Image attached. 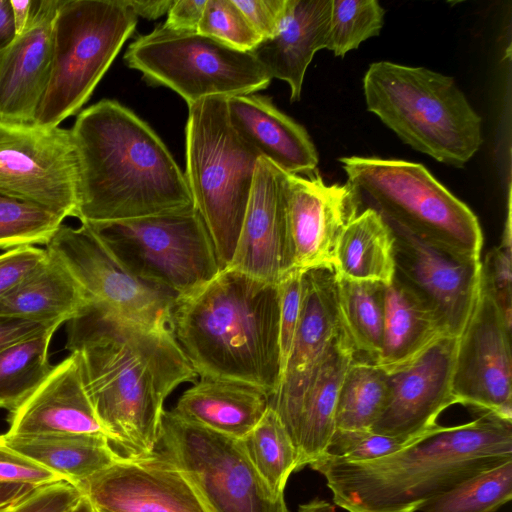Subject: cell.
<instances>
[{
	"instance_id": "obj_1",
	"label": "cell",
	"mask_w": 512,
	"mask_h": 512,
	"mask_svg": "<svg viewBox=\"0 0 512 512\" xmlns=\"http://www.w3.org/2000/svg\"><path fill=\"white\" fill-rule=\"evenodd\" d=\"M65 348L79 359L96 415L125 457L157 450L164 402L198 375L171 331H157L90 303L67 322Z\"/></svg>"
},
{
	"instance_id": "obj_2",
	"label": "cell",
	"mask_w": 512,
	"mask_h": 512,
	"mask_svg": "<svg viewBox=\"0 0 512 512\" xmlns=\"http://www.w3.org/2000/svg\"><path fill=\"white\" fill-rule=\"evenodd\" d=\"M512 460V421L482 412L441 426L382 458L348 462L320 457L333 502L347 512H416L459 483Z\"/></svg>"
},
{
	"instance_id": "obj_3",
	"label": "cell",
	"mask_w": 512,
	"mask_h": 512,
	"mask_svg": "<svg viewBox=\"0 0 512 512\" xmlns=\"http://www.w3.org/2000/svg\"><path fill=\"white\" fill-rule=\"evenodd\" d=\"M78 160L76 217L125 220L194 206L184 172L164 142L132 110L102 99L70 129Z\"/></svg>"
},
{
	"instance_id": "obj_4",
	"label": "cell",
	"mask_w": 512,
	"mask_h": 512,
	"mask_svg": "<svg viewBox=\"0 0 512 512\" xmlns=\"http://www.w3.org/2000/svg\"><path fill=\"white\" fill-rule=\"evenodd\" d=\"M171 332L198 376L273 396L281 377L277 285L232 268L176 301Z\"/></svg>"
},
{
	"instance_id": "obj_5",
	"label": "cell",
	"mask_w": 512,
	"mask_h": 512,
	"mask_svg": "<svg viewBox=\"0 0 512 512\" xmlns=\"http://www.w3.org/2000/svg\"><path fill=\"white\" fill-rule=\"evenodd\" d=\"M363 90L371 113L436 161L461 167L482 144L481 117L452 77L379 61L366 71Z\"/></svg>"
},
{
	"instance_id": "obj_6",
	"label": "cell",
	"mask_w": 512,
	"mask_h": 512,
	"mask_svg": "<svg viewBox=\"0 0 512 512\" xmlns=\"http://www.w3.org/2000/svg\"><path fill=\"white\" fill-rule=\"evenodd\" d=\"M188 110L184 174L223 270L236 249L261 155L232 125L226 97L203 98Z\"/></svg>"
},
{
	"instance_id": "obj_7",
	"label": "cell",
	"mask_w": 512,
	"mask_h": 512,
	"mask_svg": "<svg viewBox=\"0 0 512 512\" xmlns=\"http://www.w3.org/2000/svg\"><path fill=\"white\" fill-rule=\"evenodd\" d=\"M361 206L389 227L480 259L483 236L472 210L419 163L378 157L339 159Z\"/></svg>"
},
{
	"instance_id": "obj_8",
	"label": "cell",
	"mask_w": 512,
	"mask_h": 512,
	"mask_svg": "<svg viewBox=\"0 0 512 512\" xmlns=\"http://www.w3.org/2000/svg\"><path fill=\"white\" fill-rule=\"evenodd\" d=\"M137 18L125 0H59L50 78L33 122L57 127L76 114L133 33Z\"/></svg>"
},
{
	"instance_id": "obj_9",
	"label": "cell",
	"mask_w": 512,
	"mask_h": 512,
	"mask_svg": "<svg viewBox=\"0 0 512 512\" xmlns=\"http://www.w3.org/2000/svg\"><path fill=\"white\" fill-rule=\"evenodd\" d=\"M86 224L131 274L176 301L221 271L212 237L195 206Z\"/></svg>"
},
{
	"instance_id": "obj_10",
	"label": "cell",
	"mask_w": 512,
	"mask_h": 512,
	"mask_svg": "<svg viewBox=\"0 0 512 512\" xmlns=\"http://www.w3.org/2000/svg\"><path fill=\"white\" fill-rule=\"evenodd\" d=\"M124 61L148 82L174 90L188 107L207 97L254 94L272 80L250 52L164 24L137 37L128 46Z\"/></svg>"
},
{
	"instance_id": "obj_11",
	"label": "cell",
	"mask_w": 512,
	"mask_h": 512,
	"mask_svg": "<svg viewBox=\"0 0 512 512\" xmlns=\"http://www.w3.org/2000/svg\"><path fill=\"white\" fill-rule=\"evenodd\" d=\"M159 444L192 484L207 512H288L284 495L269 490L239 439L164 411Z\"/></svg>"
},
{
	"instance_id": "obj_12",
	"label": "cell",
	"mask_w": 512,
	"mask_h": 512,
	"mask_svg": "<svg viewBox=\"0 0 512 512\" xmlns=\"http://www.w3.org/2000/svg\"><path fill=\"white\" fill-rule=\"evenodd\" d=\"M45 246L91 304L146 328L171 331L176 298L131 274L88 224H61Z\"/></svg>"
},
{
	"instance_id": "obj_13",
	"label": "cell",
	"mask_w": 512,
	"mask_h": 512,
	"mask_svg": "<svg viewBox=\"0 0 512 512\" xmlns=\"http://www.w3.org/2000/svg\"><path fill=\"white\" fill-rule=\"evenodd\" d=\"M0 194L76 217L78 160L70 129L0 121Z\"/></svg>"
},
{
	"instance_id": "obj_14",
	"label": "cell",
	"mask_w": 512,
	"mask_h": 512,
	"mask_svg": "<svg viewBox=\"0 0 512 512\" xmlns=\"http://www.w3.org/2000/svg\"><path fill=\"white\" fill-rule=\"evenodd\" d=\"M511 323L480 279L470 317L457 338L455 402L512 421Z\"/></svg>"
},
{
	"instance_id": "obj_15",
	"label": "cell",
	"mask_w": 512,
	"mask_h": 512,
	"mask_svg": "<svg viewBox=\"0 0 512 512\" xmlns=\"http://www.w3.org/2000/svg\"><path fill=\"white\" fill-rule=\"evenodd\" d=\"M390 229L395 277L433 310L445 335L458 338L478 294L480 259L457 254L401 229Z\"/></svg>"
},
{
	"instance_id": "obj_16",
	"label": "cell",
	"mask_w": 512,
	"mask_h": 512,
	"mask_svg": "<svg viewBox=\"0 0 512 512\" xmlns=\"http://www.w3.org/2000/svg\"><path fill=\"white\" fill-rule=\"evenodd\" d=\"M75 486L97 512H207L192 484L157 450L122 456Z\"/></svg>"
},
{
	"instance_id": "obj_17",
	"label": "cell",
	"mask_w": 512,
	"mask_h": 512,
	"mask_svg": "<svg viewBox=\"0 0 512 512\" xmlns=\"http://www.w3.org/2000/svg\"><path fill=\"white\" fill-rule=\"evenodd\" d=\"M457 338L442 336L409 364L388 373L384 408L370 431L415 440L437 425V417L456 404L452 374Z\"/></svg>"
},
{
	"instance_id": "obj_18",
	"label": "cell",
	"mask_w": 512,
	"mask_h": 512,
	"mask_svg": "<svg viewBox=\"0 0 512 512\" xmlns=\"http://www.w3.org/2000/svg\"><path fill=\"white\" fill-rule=\"evenodd\" d=\"M232 268L277 285L294 270L285 171L259 157L231 263Z\"/></svg>"
},
{
	"instance_id": "obj_19",
	"label": "cell",
	"mask_w": 512,
	"mask_h": 512,
	"mask_svg": "<svg viewBox=\"0 0 512 512\" xmlns=\"http://www.w3.org/2000/svg\"><path fill=\"white\" fill-rule=\"evenodd\" d=\"M285 190L294 269L333 267L339 238L359 214L353 189L325 183L316 169L306 177L285 172Z\"/></svg>"
},
{
	"instance_id": "obj_20",
	"label": "cell",
	"mask_w": 512,
	"mask_h": 512,
	"mask_svg": "<svg viewBox=\"0 0 512 512\" xmlns=\"http://www.w3.org/2000/svg\"><path fill=\"white\" fill-rule=\"evenodd\" d=\"M342 332L334 267H317L302 273L299 320L286 368L270 407L280 420L303 394L317 365Z\"/></svg>"
},
{
	"instance_id": "obj_21",
	"label": "cell",
	"mask_w": 512,
	"mask_h": 512,
	"mask_svg": "<svg viewBox=\"0 0 512 512\" xmlns=\"http://www.w3.org/2000/svg\"><path fill=\"white\" fill-rule=\"evenodd\" d=\"M58 1H33L26 29L0 50V121H34L50 78Z\"/></svg>"
},
{
	"instance_id": "obj_22",
	"label": "cell",
	"mask_w": 512,
	"mask_h": 512,
	"mask_svg": "<svg viewBox=\"0 0 512 512\" xmlns=\"http://www.w3.org/2000/svg\"><path fill=\"white\" fill-rule=\"evenodd\" d=\"M7 435L97 434L107 437L74 353L56 365L9 415Z\"/></svg>"
},
{
	"instance_id": "obj_23",
	"label": "cell",
	"mask_w": 512,
	"mask_h": 512,
	"mask_svg": "<svg viewBox=\"0 0 512 512\" xmlns=\"http://www.w3.org/2000/svg\"><path fill=\"white\" fill-rule=\"evenodd\" d=\"M354 358L342 331L317 365L298 402L281 420L297 451V471L323 455L335 430L339 389Z\"/></svg>"
},
{
	"instance_id": "obj_24",
	"label": "cell",
	"mask_w": 512,
	"mask_h": 512,
	"mask_svg": "<svg viewBox=\"0 0 512 512\" xmlns=\"http://www.w3.org/2000/svg\"><path fill=\"white\" fill-rule=\"evenodd\" d=\"M230 121L262 157L281 170L308 175L319 157L306 129L280 111L271 98L254 94L227 98Z\"/></svg>"
},
{
	"instance_id": "obj_25",
	"label": "cell",
	"mask_w": 512,
	"mask_h": 512,
	"mask_svg": "<svg viewBox=\"0 0 512 512\" xmlns=\"http://www.w3.org/2000/svg\"><path fill=\"white\" fill-rule=\"evenodd\" d=\"M331 5L332 0H288L279 32L250 51L272 79L289 85L291 102L301 97L315 53L326 48Z\"/></svg>"
},
{
	"instance_id": "obj_26",
	"label": "cell",
	"mask_w": 512,
	"mask_h": 512,
	"mask_svg": "<svg viewBox=\"0 0 512 512\" xmlns=\"http://www.w3.org/2000/svg\"><path fill=\"white\" fill-rule=\"evenodd\" d=\"M270 398L263 389L247 383L200 377L170 411L187 422L241 439L262 419Z\"/></svg>"
},
{
	"instance_id": "obj_27",
	"label": "cell",
	"mask_w": 512,
	"mask_h": 512,
	"mask_svg": "<svg viewBox=\"0 0 512 512\" xmlns=\"http://www.w3.org/2000/svg\"><path fill=\"white\" fill-rule=\"evenodd\" d=\"M89 305L80 285L47 253L37 268L0 296V316L61 326Z\"/></svg>"
},
{
	"instance_id": "obj_28",
	"label": "cell",
	"mask_w": 512,
	"mask_h": 512,
	"mask_svg": "<svg viewBox=\"0 0 512 512\" xmlns=\"http://www.w3.org/2000/svg\"><path fill=\"white\" fill-rule=\"evenodd\" d=\"M442 336L444 331L433 310L394 276L386 285L382 343L375 364L391 373Z\"/></svg>"
},
{
	"instance_id": "obj_29",
	"label": "cell",
	"mask_w": 512,
	"mask_h": 512,
	"mask_svg": "<svg viewBox=\"0 0 512 512\" xmlns=\"http://www.w3.org/2000/svg\"><path fill=\"white\" fill-rule=\"evenodd\" d=\"M1 439L9 448L74 485L110 467L123 456L114 450L106 436L97 434L4 433Z\"/></svg>"
},
{
	"instance_id": "obj_30",
	"label": "cell",
	"mask_w": 512,
	"mask_h": 512,
	"mask_svg": "<svg viewBox=\"0 0 512 512\" xmlns=\"http://www.w3.org/2000/svg\"><path fill=\"white\" fill-rule=\"evenodd\" d=\"M338 276L388 285L395 276L394 235L383 218L366 208L342 232L335 254Z\"/></svg>"
},
{
	"instance_id": "obj_31",
	"label": "cell",
	"mask_w": 512,
	"mask_h": 512,
	"mask_svg": "<svg viewBox=\"0 0 512 512\" xmlns=\"http://www.w3.org/2000/svg\"><path fill=\"white\" fill-rule=\"evenodd\" d=\"M336 286L341 328L355 358L376 363L382 343L386 285L349 280L336 273Z\"/></svg>"
},
{
	"instance_id": "obj_32",
	"label": "cell",
	"mask_w": 512,
	"mask_h": 512,
	"mask_svg": "<svg viewBox=\"0 0 512 512\" xmlns=\"http://www.w3.org/2000/svg\"><path fill=\"white\" fill-rule=\"evenodd\" d=\"M388 391L386 371L375 363L354 358L339 389L335 429L370 430L384 408Z\"/></svg>"
},
{
	"instance_id": "obj_33",
	"label": "cell",
	"mask_w": 512,
	"mask_h": 512,
	"mask_svg": "<svg viewBox=\"0 0 512 512\" xmlns=\"http://www.w3.org/2000/svg\"><path fill=\"white\" fill-rule=\"evenodd\" d=\"M239 440L269 490L284 495L291 473L297 471L298 455L277 413L269 407L257 425Z\"/></svg>"
},
{
	"instance_id": "obj_34",
	"label": "cell",
	"mask_w": 512,
	"mask_h": 512,
	"mask_svg": "<svg viewBox=\"0 0 512 512\" xmlns=\"http://www.w3.org/2000/svg\"><path fill=\"white\" fill-rule=\"evenodd\" d=\"M57 330L22 341L0 352V408L16 409L47 377L51 339Z\"/></svg>"
},
{
	"instance_id": "obj_35",
	"label": "cell",
	"mask_w": 512,
	"mask_h": 512,
	"mask_svg": "<svg viewBox=\"0 0 512 512\" xmlns=\"http://www.w3.org/2000/svg\"><path fill=\"white\" fill-rule=\"evenodd\" d=\"M512 497V460L483 471L426 502L422 512H496Z\"/></svg>"
},
{
	"instance_id": "obj_36",
	"label": "cell",
	"mask_w": 512,
	"mask_h": 512,
	"mask_svg": "<svg viewBox=\"0 0 512 512\" xmlns=\"http://www.w3.org/2000/svg\"><path fill=\"white\" fill-rule=\"evenodd\" d=\"M64 219L44 207L0 194V250L46 245Z\"/></svg>"
},
{
	"instance_id": "obj_37",
	"label": "cell",
	"mask_w": 512,
	"mask_h": 512,
	"mask_svg": "<svg viewBox=\"0 0 512 512\" xmlns=\"http://www.w3.org/2000/svg\"><path fill=\"white\" fill-rule=\"evenodd\" d=\"M384 13L376 0H332L325 49L344 57L365 40L379 34Z\"/></svg>"
},
{
	"instance_id": "obj_38",
	"label": "cell",
	"mask_w": 512,
	"mask_h": 512,
	"mask_svg": "<svg viewBox=\"0 0 512 512\" xmlns=\"http://www.w3.org/2000/svg\"><path fill=\"white\" fill-rule=\"evenodd\" d=\"M198 33L245 52L262 41L233 0H206Z\"/></svg>"
},
{
	"instance_id": "obj_39",
	"label": "cell",
	"mask_w": 512,
	"mask_h": 512,
	"mask_svg": "<svg viewBox=\"0 0 512 512\" xmlns=\"http://www.w3.org/2000/svg\"><path fill=\"white\" fill-rule=\"evenodd\" d=\"M413 441L374 433L370 430L335 429L321 457L348 462L374 460L395 453Z\"/></svg>"
},
{
	"instance_id": "obj_40",
	"label": "cell",
	"mask_w": 512,
	"mask_h": 512,
	"mask_svg": "<svg viewBox=\"0 0 512 512\" xmlns=\"http://www.w3.org/2000/svg\"><path fill=\"white\" fill-rule=\"evenodd\" d=\"M512 250L510 212L500 244L481 262V279L487 286L507 322L511 323Z\"/></svg>"
},
{
	"instance_id": "obj_41",
	"label": "cell",
	"mask_w": 512,
	"mask_h": 512,
	"mask_svg": "<svg viewBox=\"0 0 512 512\" xmlns=\"http://www.w3.org/2000/svg\"><path fill=\"white\" fill-rule=\"evenodd\" d=\"M302 273L303 271L294 269L285 275L277 284L279 295V345L282 376L287 365L300 315Z\"/></svg>"
},
{
	"instance_id": "obj_42",
	"label": "cell",
	"mask_w": 512,
	"mask_h": 512,
	"mask_svg": "<svg viewBox=\"0 0 512 512\" xmlns=\"http://www.w3.org/2000/svg\"><path fill=\"white\" fill-rule=\"evenodd\" d=\"M82 497V492L74 484L59 480L36 487L0 512H71Z\"/></svg>"
},
{
	"instance_id": "obj_43",
	"label": "cell",
	"mask_w": 512,
	"mask_h": 512,
	"mask_svg": "<svg viewBox=\"0 0 512 512\" xmlns=\"http://www.w3.org/2000/svg\"><path fill=\"white\" fill-rule=\"evenodd\" d=\"M59 480L65 479L9 448L0 435V482L25 483L39 487Z\"/></svg>"
},
{
	"instance_id": "obj_44",
	"label": "cell",
	"mask_w": 512,
	"mask_h": 512,
	"mask_svg": "<svg viewBox=\"0 0 512 512\" xmlns=\"http://www.w3.org/2000/svg\"><path fill=\"white\" fill-rule=\"evenodd\" d=\"M47 257L45 248L21 246L0 254V296L37 268Z\"/></svg>"
},
{
	"instance_id": "obj_45",
	"label": "cell",
	"mask_w": 512,
	"mask_h": 512,
	"mask_svg": "<svg viewBox=\"0 0 512 512\" xmlns=\"http://www.w3.org/2000/svg\"><path fill=\"white\" fill-rule=\"evenodd\" d=\"M262 40L274 37L281 27L288 0H233Z\"/></svg>"
},
{
	"instance_id": "obj_46",
	"label": "cell",
	"mask_w": 512,
	"mask_h": 512,
	"mask_svg": "<svg viewBox=\"0 0 512 512\" xmlns=\"http://www.w3.org/2000/svg\"><path fill=\"white\" fill-rule=\"evenodd\" d=\"M59 327L58 324L0 316V352L22 341L45 334L50 330H58Z\"/></svg>"
},
{
	"instance_id": "obj_47",
	"label": "cell",
	"mask_w": 512,
	"mask_h": 512,
	"mask_svg": "<svg viewBox=\"0 0 512 512\" xmlns=\"http://www.w3.org/2000/svg\"><path fill=\"white\" fill-rule=\"evenodd\" d=\"M206 0H174L164 25L184 32H198Z\"/></svg>"
},
{
	"instance_id": "obj_48",
	"label": "cell",
	"mask_w": 512,
	"mask_h": 512,
	"mask_svg": "<svg viewBox=\"0 0 512 512\" xmlns=\"http://www.w3.org/2000/svg\"><path fill=\"white\" fill-rule=\"evenodd\" d=\"M138 17L154 20L168 13L174 0H125Z\"/></svg>"
},
{
	"instance_id": "obj_49",
	"label": "cell",
	"mask_w": 512,
	"mask_h": 512,
	"mask_svg": "<svg viewBox=\"0 0 512 512\" xmlns=\"http://www.w3.org/2000/svg\"><path fill=\"white\" fill-rule=\"evenodd\" d=\"M35 488L36 486L25 483L0 482V509L12 505Z\"/></svg>"
},
{
	"instance_id": "obj_50",
	"label": "cell",
	"mask_w": 512,
	"mask_h": 512,
	"mask_svg": "<svg viewBox=\"0 0 512 512\" xmlns=\"http://www.w3.org/2000/svg\"><path fill=\"white\" fill-rule=\"evenodd\" d=\"M9 3L11 6L14 36H18L26 29L29 24L32 14L33 1L9 0Z\"/></svg>"
},
{
	"instance_id": "obj_51",
	"label": "cell",
	"mask_w": 512,
	"mask_h": 512,
	"mask_svg": "<svg viewBox=\"0 0 512 512\" xmlns=\"http://www.w3.org/2000/svg\"><path fill=\"white\" fill-rule=\"evenodd\" d=\"M14 38L11 6L8 0H0V50Z\"/></svg>"
},
{
	"instance_id": "obj_52",
	"label": "cell",
	"mask_w": 512,
	"mask_h": 512,
	"mask_svg": "<svg viewBox=\"0 0 512 512\" xmlns=\"http://www.w3.org/2000/svg\"><path fill=\"white\" fill-rule=\"evenodd\" d=\"M297 512H335V507L326 500L314 498L307 503L301 504Z\"/></svg>"
},
{
	"instance_id": "obj_53",
	"label": "cell",
	"mask_w": 512,
	"mask_h": 512,
	"mask_svg": "<svg viewBox=\"0 0 512 512\" xmlns=\"http://www.w3.org/2000/svg\"><path fill=\"white\" fill-rule=\"evenodd\" d=\"M71 512H96L92 504L86 497H82L81 501Z\"/></svg>"
},
{
	"instance_id": "obj_54",
	"label": "cell",
	"mask_w": 512,
	"mask_h": 512,
	"mask_svg": "<svg viewBox=\"0 0 512 512\" xmlns=\"http://www.w3.org/2000/svg\"><path fill=\"white\" fill-rule=\"evenodd\" d=\"M96 511V510H95ZM97 512V511H96Z\"/></svg>"
}]
</instances>
